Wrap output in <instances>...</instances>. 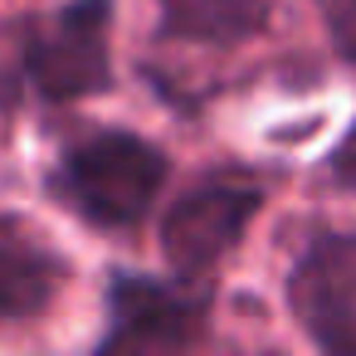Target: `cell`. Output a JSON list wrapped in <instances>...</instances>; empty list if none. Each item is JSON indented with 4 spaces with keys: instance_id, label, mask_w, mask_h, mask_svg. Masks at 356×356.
<instances>
[{
    "instance_id": "obj_1",
    "label": "cell",
    "mask_w": 356,
    "mask_h": 356,
    "mask_svg": "<svg viewBox=\"0 0 356 356\" xmlns=\"http://www.w3.org/2000/svg\"><path fill=\"white\" fill-rule=\"evenodd\" d=\"M59 186L83 220H93L103 229H127L161 195L166 156H161V147H152L137 132H98L64 156Z\"/></svg>"
},
{
    "instance_id": "obj_2",
    "label": "cell",
    "mask_w": 356,
    "mask_h": 356,
    "mask_svg": "<svg viewBox=\"0 0 356 356\" xmlns=\"http://www.w3.org/2000/svg\"><path fill=\"white\" fill-rule=\"evenodd\" d=\"M254 215H259V191L244 181L191 186L161 220V254L171 273L181 283H200L205 273H215L234 254Z\"/></svg>"
},
{
    "instance_id": "obj_3",
    "label": "cell",
    "mask_w": 356,
    "mask_h": 356,
    "mask_svg": "<svg viewBox=\"0 0 356 356\" xmlns=\"http://www.w3.org/2000/svg\"><path fill=\"white\" fill-rule=\"evenodd\" d=\"M108 0H74L54 20H44L25 44V69L35 88L54 103L88 98L108 88Z\"/></svg>"
},
{
    "instance_id": "obj_4",
    "label": "cell",
    "mask_w": 356,
    "mask_h": 356,
    "mask_svg": "<svg viewBox=\"0 0 356 356\" xmlns=\"http://www.w3.org/2000/svg\"><path fill=\"white\" fill-rule=\"evenodd\" d=\"M288 307L322 351H356V234H322L288 273Z\"/></svg>"
},
{
    "instance_id": "obj_5",
    "label": "cell",
    "mask_w": 356,
    "mask_h": 356,
    "mask_svg": "<svg viewBox=\"0 0 356 356\" xmlns=\"http://www.w3.org/2000/svg\"><path fill=\"white\" fill-rule=\"evenodd\" d=\"M113 327L103 351H176L191 346L205 327V298L191 283H156L142 273H118L108 293Z\"/></svg>"
},
{
    "instance_id": "obj_6",
    "label": "cell",
    "mask_w": 356,
    "mask_h": 356,
    "mask_svg": "<svg viewBox=\"0 0 356 356\" xmlns=\"http://www.w3.org/2000/svg\"><path fill=\"white\" fill-rule=\"evenodd\" d=\"M161 35L186 44H244L268 25V0H156Z\"/></svg>"
},
{
    "instance_id": "obj_7",
    "label": "cell",
    "mask_w": 356,
    "mask_h": 356,
    "mask_svg": "<svg viewBox=\"0 0 356 356\" xmlns=\"http://www.w3.org/2000/svg\"><path fill=\"white\" fill-rule=\"evenodd\" d=\"M59 288V264L25 244H0V322H25L49 307Z\"/></svg>"
},
{
    "instance_id": "obj_8",
    "label": "cell",
    "mask_w": 356,
    "mask_h": 356,
    "mask_svg": "<svg viewBox=\"0 0 356 356\" xmlns=\"http://www.w3.org/2000/svg\"><path fill=\"white\" fill-rule=\"evenodd\" d=\"M327 30H332L337 54L356 69V0H332L327 6Z\"/></svg>"
},
{
    "instance_id": "obj_9",
    "label": "cell",
    "mask_w": 356,
    "mask_h": 356,
    "mask_svg": "<svg viewBox=\"0 0 356 356\" xmlns=\"http://www.w3.org/2000/svg\"><path fill=\"white\" fill-rule=\"evenodd\" d=\"M332 176L341 181V186H356V127L341 137V147L332 152Z\"/></svg>"
}]
</instances>
